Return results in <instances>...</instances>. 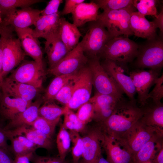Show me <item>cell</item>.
Instances as JSON below:
<instances>
[{"instance_id": "obj_1", "label": "cell", "mask_w": 163, "mask_h": 163, "mask_svg": "<svg viewBox=\"0 0 163 163\" xmlns=\"http://www.w3.org/2000/svg\"><path fill=\"white\" fill-rule=\"evenodd\" d=\"M142 115V109L136 101L123 97L117 102L110 116L100 124L104 131L108 135L123 138Z\"/></svg>"}, {"instance_id": "obj_2", "label": "cell", "mask_w": 163, "mask_h": 163, "mask_svg": "<svg viewBox=\"0 0 163 163\" xmlns=\"http://www.w3.org/2000/svg\"><path fill=\"white\" fill-rule=\"evenodd\" d=\"M12 28L9 26L1 25L0 34L3 37L2 75L3 79L23 61L26 55L19 39L14 36Z\"/></svg>"}, {"instance_id": "obj_3", "label": "cell", "mask_w": 163, "mask_h": 163, "mask_svg": "<svg viewBox=\"0 0 163 163\" xmlns=\"http://www.w3.org/2000/svg\"><path fill=\"white\" fill-rule=\"evenodd\" d=\"M136 9L133 5L119 10L104 11L99 14L98 20L113 37L123 35L128 37L134 35L130 29V20Z\"/></svg>"}, {"instance_id": "obj_4", "label": "cell", "mask_w": 163, "mask_h": 163, "mask_svg": "<svg viewBox=\"0 0 163 163\" xmlns=\"http://www.w3.org/2000/svg\"><path fill=\"white\" fill-rule=\"evenodd\" d=\"M88 30L80 44L84 52L91 58H100L107 43L114 37L99 20L89 22Z\"/></svg>"}, {"instance_id": "obj_5", "label": "cell", "mask_w": 163, "mask_h": 163, "mask_svg": "<svg viewBox=\"0 0 163 163\" xmlns=\"http://www.w3.org/2000/svg\"><path fill=\"white\" fill-rule=\"evenodd\" d=\"M139 46L128 37H114L106 44L101 57L127 64L136 58Z\"/></svg>"}, {"instance_id": "obj_6", "label": "cell", "mask_w": 163, "mask_h": 163, "mask_svg": "<svg viewBox=\"0 0 163 163\" xmlns=\"http://www.w3.org/2000/svg\"><path fill=\"white\" fill-rule=\"evenodd\" d=\"M136 58L135 65L137 69L161 70L163 66V38L157 37L139 46Z\"/></svg>"}, {"instance_id": "obj_7", "label": "cell", "mask_w": 163, "mask_h": 163, "mask_svg": "<svg viewBox=\"0 0 163 163\" xmlns=\"http://www.w3.org/2000/svg\"><path fill=\"white\" fill-rule=\"evenodd\" d=\"M100 58L88 59L87 65L90 70L93 86L96 93L111 95L120 99L124 93L102 66Z\"/></svg>"}, {"instance_id": "obj_8", "label": "cell", "mask_w": 163, "mask_h": 163, "mask_svg": "<svg viewBox=\"0 0 163 163\" xmlns=\"http://www.w3.org/2000/svg\"><path fill=\"white\" fill-rule=\"evenodd\" d=\"M72 97L68 104L64 106L72 110H77L91 98L93 84L91 74L87 64L75 75Z\"/></svg>"}, {"instance_id": "obj_9", "label": "cell", "mask_w": 163, "mask_h": 163, "mask_svg": "<svg viewBox=\"0 0 163 163\" xmlns=\"http://www.w3.org/2000/svg\"><path fill=\"white\" fill-rule=\"evenodd\" d=\"M161 70L137 69L129 72L138 95L136 101L141 107L148 100L149 90L160 76Z\"/></svg>"}, {"instance_id": "obj_10", "label": "cell", "mask_w": 163, "mask_h": 163, "mask_svg": "<svg viewBox=\"0 0 163 163\" xmlns=\"http://www.w3.org/2000/svg\"><path fill=\"white\" fill-rule=\"evenodd\" d=\"M102 147L110 163H134V155L123 138L111 136L103 131Z\"/></svg>"}, {"instance_id": "obj_11", "label": "cell", "mask_w": 163, "mask_h": 163, "mask_svg": "<svg viewBox=\"0 0 163 163\" xmlns=\"http://www.w3.org/2000/svg\"><path fill=\"white\" fill-rule=\"evenodd\" d=\"M101 64L129 100L136 101L135 98L136 93L135 87L129 73L127 74L128 71L126 64L107 59H105Z\"/></svg>"}, {"instance_id": "obj_12", "label": "cell", "mask_w": 163, "mask_h": 163, "mask_svg": "<svg viewBox=\"0 0 163 163\" xmlns=\"http://www.w3.org/2000/svg\"><path fill=\"white\" fill-rule=\"evenodd\" d=\"M88 60L79 43L57 64L49 68L47 72L55 76L75 74L87 64Z\"/></svg>"}, {"instance_id": "obj_13", "label": "cell", "mask_w": 163, "mask_h": 163, "mask_svg": "<svg viewBox=\"0 0 163 163\" xmlns=\"http://www.w3.org/2000/svg\"><path fill=\"white\" fill-rule=\"evenodd\" d=\"M45 74L44 68L34 60L25 61L13 70L8 77L12 80L32 86L40 89Z\"/></svg>"}, {"instance_id": "obj_14", "label": "cell", "mask_w": 163, "mask_h": 163, "mask_svg": "<svg viewBox=\"0 0 163 163\" xmlns=\"http://www.w3.org/2000/svg\"><path fill=\"white\" fill-rule=\"evenodd\" d=\"M103 136V130L100 124L82 137L83 151L82 158L84 163H95L102 154Z\"/></svg>"}, {"instance_id": "obj_15", "label": "cell", "mask_w": 163, "mask_h": 163, "mask_svg": "<svg viewBox=\"0 0 163 163\" xmlns=\"http://www.w3.org/2000/svg\"><path fill=\"white\" fill-rule=\"evenodd\" d=\"M158 132H163V131L148 126L139 119L122 138L127 143L134 157L141 148Z\"/></svg>"}, {"instance_id": "obj_16", "label": "cell", "mask_w": 163, "mask_h": 163, "mask_svg": "<svg viewBox=\"0 0 163 163\" xmlns=\"http://www.w3.org/2000/svg\"><path fill=\"white\" fill-rule=\"evenodd\" d=\"M41 11L30 7L13 10L4 15L1 25L11 26L14 29L29 27L41 15Z\"/></svg>"}, {"instance_id": "obj_17", "label": "cell", "mask_w": 163, "mask_h": 163, "mask_svg": "<svg viewBox=\"0 0 163 163\" xmlns=\"http://www.w3.org/2000/svg\"><path fill=\"white\" fill-rule=\"evenodd\" d=\"M19 39L25 54L31 57L41 68H44L43 53L37 38L33 34L32 29H14Z\"/></svg>"}, {"instance_id": "obj_18", "label": "cell", "mask_w": 163, "mask_h": 163, "mask_svg": "<svg viewBox=\"0 0 163 163\" xmlns=\"http://www.w3.org/2000/svg\"><path fill=\"white\" fill-rule=\"evenodd\" d=\"M120 99L112 95L96 93L89 101L94 108L93 119L100 123L105 121L110 116Z\"/></svg>"}, {"instance_id": "obj_19", "label": "cell", "mask_w": 163, "mask_h": 163, "mask_svg": "<svg viewBox=\"0 0 163 163\" xmlns=\"http://www.w3.org/2000/svg\"><path fill=\"white\" fill-rule=\"evenodd\" d=\"M1 89L2 93L10 97L30 102L39 90L32 86L13 81L8 77L4 79Z\"/></svg>"}, {"instance_id": "obj_20", "label": "cell", "mask_w": 163, "mask_h": 163, "mask_svg": "<svg viewBox=\"0 0 163 163\" xmlns=\"http://www.w3.org/2000/svg\"><path fill=\"white\" fill-rule=\"evenodd\" d=\"M61 12L48 15H40L34 24L32 29L34 36L37 38H42L46 40L58 34Z\"/></svg>"}, {"instance_id": "obj_21", "label": "cell", "mask_w": 163, "mask_h": 163, "mask_svg": "<svg viewBox=\"0 0 163 163\" xmlns=\"http://www.w3.org/2000/svg\"><path fill=\"white\" fill-rule=\"evenodd\" d=\"M130 29L135 36L150 40L157 37L156 27L153 21H149L138 11L132 13L130 20Z\"/></svg>"}, {"instance_id": "obj_22", "label": "cell", "mask_w": 163, "mask_h": 163, "mask_svg": "<svg viewBox=\"0 0 163 163\" xmlns=\"http://www.w3.org/2000/svg\"><path fill=\"white\" fill-rule=\"evenodd\" d=\"M142 112L140 121L146 125L163 131V105L161 102L150 103L148 101L140 107Z\"/></svg>"}, {"instance_id": "obj_23", "label": "cell", "mask_w": 163, "mask_h": 163, "mask_svg": "<svg viewBox=\"0 0 163 163\" xmlns=\"http://www.w3.org/2000/svg\"><path fill=\"white\" fill-rule=\"evenodd\" d=\"M163 132L156 133L139 150L134 157V163H151L162 148Z\"/></svg>"}, {"instance_id": "obj_24", "label": "cell", "mask_w": 163, "mask_h": 163, "mask_svg": "<svg viewBox=\"0 0 163 163\" xmlns=\"http://www.w3.org/2000/svg\"><path fill=\"white\" fill-rule=\"evenodd\" d=\"M99 8L93 0L78 5L72 13L73 24L78 27L98 20Z\"/></svg>"}, {"instance_id": "obj_25", "label": "cell", "mask_w": 163, "mask_h": 163, "mask_svg": "<svg viewBox=\"0 0 163 163\" xmlns=\"http://www.w3.org/2000/svg\"><path fill=\"white\" fill-rule=\"evenodd\" d=\"M9 131L11 136L23 135L38 148L50 150L53 146L52 138L30 126H23Z\"/></svg>"}, {"instance_id": "obj_26", "label": "cell", "mask_w": 163, "mask_h": 163, "mask_svg": "<svg viewBox=\"0 0 163 163\" xmlns=\"http://www.w3.org/2000/svg\"><path fill=\"white\" fill-rule=\"evenodd\" d=\"M45 50L48 58L49 68L55 66L69 52L58 34L46 40Z\"/></svg>"}, {"instance_id": "obj_27", "label": "cell", "mask_w": 163, "mask_h": 163, "mask_svg": "<svg viewBox=\"0 0 163 163\" xmlns=\"http://www.w3.org/2000/svg\"><path fill=\"white\" fill-rule=\"evenodd\" d=\"M32 103L11 97L2 93L0 99V114L5 119L11 120L24 110Z\"/></svg>"}, {"instance_id": "obj_28", "label": "cell", "mask_w": 163, "mask_h": 163, "mask_svg": "<svg viewBox=\"0 0 163 163\" xmlns=\"http://www.w3.org/2000/svg\"><path fill=\"white\" fill-rule=\"evenodd\" d=\"M42 103L40 99H38L24 110L16 116L3 128L5 130H12L23 126H29L38 117V111Z\"/></svg>"}, {"instance_id": "obj_29", "label": "cell", "mask_w": 163, "mask_h": 163, "mask_svg": "<svg viewBox=\"0 0 163 163\" xmlns=\"http://www.w3.org/2000/svg\"><path fill=\"white\" fill-rule=\"evenodd\" d=\"M58 34L63 43L69 52L74 49L79 43L82 35L78 27L63 17L60 18Z\"/></svg>"}, {"instance_id": "obj_30", "label": "cell", "mask_w": 163, "mask_h": 163, "mask_svg": "<svg viewBox=\"0 0 163 163\" xmlns=\"http://www.w3.org/2000/svg\"><path fill=\"white\" fill-rule=\"evenodd\" d=\"M68 109L65 107H60L50 101L46 102L39 107L38 116L49 121L58 123L61 117L64 115Z\"/></svg>"}, {"instance_id": "obj_31", "label": "cell", "mask_w": 163, "mask_h": 163, "mask_svg": "<svg viewBox=\"0 0 163 163\" xmlns=\"http://www.w3.org/2000/svg\"><path fill=\"white\" fill-rule=\"evenodd\" d=\"M76 73L55 76L45 91L43 98L45 102L54 100L59 91L66 83L73 78Z\"/></svg>"}, {"instance_id": "obj_32", "label": "cell", "mask_w": 163, "mask_h": 163, "mask_svg": "<svg viewBox=\"0 0 163 163\" xmlns=\"http://www.w3.org/2000/svg\"><path fill=\"white\" fill-rule=\"evenodd\" d=\"M56 142L59 157L65 159L70 148L71 140L69 132L62 125L57 136Z\"/></svg>"}, {"instance_id": "obj_33", "label": "cell", "mask_w": 163, "mask_h": 163, "mask_svg": "<svg viewBox=\"0 0 163 163\" xmlns=\"http://www.w3.org/2000/svg\"><path fill=\"white\" fill-rule=\"evenodd\" d=\"M64 115L62 126L65 129L78 133L85 131V125L80 121L76 113L72 110L68 109Z\"/></svg>"}, {"instance_id": "obj_34", "label": "cell", "mask_w": 163, "mask_h": 163, "mask_svg": "<svg viewBox=\"0 0 163 163\" xmlns=\"http://www.w3.org/2000/svg\"><path fill=\"white\" fill-rule=\"evenodd\" d=\"M40 0H0V9L3 15L17 9L30 7L31 5L42 2Z\"/></svg>"}, {"instance_id": "obj_35", "label": "cell", "mask_w": 163, "mask_h": 163, "mask_svg": "<svg viewBox=\"0 0 163 163\" xmlns=\"http://www.w3.org/2000/svg\"><path fill=\"white\" fill-rule=\"evenodd\" d=\"M156 0H134L133 5L140 14L144 15L156 16L158 14L156 7Z\"/></svg>"}, {"instance_id": "obj_36", "label": "cell", "mask_w": 163, "mask_h": 163, "mask_svg": "<svg viewBox=\"0 0 163 163\" xmlns=\"http://www.w3.org/2000/svg\"><path fill=\"white\" fill-rule=\"evenodd\" d=\"M104 11L122 9L133 5V0H93Z\"/></svg>"}, {"instance_id": "obj_37", "label": "cell", "mask_w": 163, "mask_h": 163, "mask_svg": "<svg viewBox=\"0 0 163 163\" xmlns=\"http://www.w3.org/2000/svg\"><path fill=\"white\" fill-rule=\"evenodd\" d=\"M71 142L73 146L72 155L73 162H77L82 158L83 151V145L82 137L79 133L73 131H69Z\"/></svg>"}, {"instance_id": "obj_38", "label": "cell", "mask_w": 163, "mask_h": 163, "mask_svg": "<svg viewBox=\"0 0 163 163\" xmlns=\"http://www.w3.org/2000/svg\"><path fill=\"white\" fill-rule=\"evenodd\" d=\"M57 124L38 116L30 126L52 138Z\"/></svg>"}, {"instance_id": "obj_39", "label": "cell", "mask_w": 163, "mask_h": 163, "mask_svg": "<svg viewBox=\"0 0 163 163\" xmlns=\"http://www.w3.org/2000/svg\"><path fill=\"white\" fill-rule=\"evenodd\" d=\"M73 78L64 85L54 98V100L64 105V106L68 104L72 97L74 86Z\"/></svg>"}, {"instance_id": "obj_40", "label": "cell", "mask_w": 163, "mask_h": 163, "mask_svg": "<svg viewBox=\"0 0 163 163\" xmlns=\"http://www.w3.org/2000/svg\"><path fill=\"white\" fill-rule=\"evenodd\" d=\"M76 114L80 121L86 125L93 119L94 110L93 105L89 101L87 102L77 109Z\"/></svg>"}, {"instance_id": "obj_41", "label": "cell", "mask_w": 163, "mask_h": 163, "mask_svg": "<svg viewBox=\"0 0 163 163\" xmlns=\"http://www.w3.org/2000/svg\"><path fill=\"white\" fill-rule=\"evenodd\" d=\"M152 90L149 92L148 100L151 99L153 102L159 103L163 97V75L157 79Z\"/></svg>"}, {"instance_id": "obj_42", "label": "cell", "mask_w": 163, "mask_h": 163, "mask_svg": "<svg viewBox=\"0 0 163 163\" xmlns=\"http://www.w3.org/2000/svg\"><path fill=\"white\" fill-rule=\"evenodd\" d=\"M11 142V150L15 157L32 153L29 152L18 140L16 136H10L8 137Z\"/></svg>"}, {"instance_id": "obj_43", "label": "cell", "mask_w": 163, "mask_h": 163, "mask_svg": "<svg viewBox=\"0 0 163 163\" xmlns=\"http://www.w3.org/2000/svg\"><path fill=\"white\" fill-rule=\"evenodd\" d=\"M30 161L33 163H69L59 157L42 156L34 153L32 155Z\"/></svg>"}, {"instance_id": "obj_44", "label": "cell", "mask_w": 163, "mask_h": 163, "mask_svg": "<svg viewBox=\"0 0 163 163\" xmlns=\"http://www.w3.org/2000/svg\"><path fill=\"white\" fill-rule=\"evenodd\" d=\"M63 2L62 0H51L48 2L46 7L41 11L42 16L53 14L59 12L58 9L60 4Z\"/></svg>"}, {"instance_id": "obj_45", "label": "cell", "mask_w": 163, "mask_h": 163, "mask_svg": "<svg viewBox=\"0 0 163 163\" xmlns=\"http://www.w3.org/2000/svg\"><path fill=\"white\" fill-rule=\"evenodd\" d=\"M85 1V0H66L64 8L61 12V15L72 14L78 5Z\"/></svg>"}, {"instance_id": "obj_46", "label": "cell", "mask_w": 163, "mask_h": 163, "mask_svg": "<svg viewBox=\"0 0 163 163\" xmlns=\"http://www.w3.org/2000/svg\"><path fill=\"white\" fill-rule=\"evenodd\" d=\"M24 147L30 152L34 153L38 148L35 144L29 140L22 134L18 135L16 136Z\"/></svg>"}, {"instance_id": "obj_47", "label": "cell", "mask_w": 163, "mask_h": 163, "mask_svg": "<svg viewBox=\"0 0 163 163\" xmlns=\"http://www.w3.org/2000/svg\"><path fill=\"white\" fill-rule=\"evenodd\" d=\"M8 139L6 131L0 126V148L5 149L10 153V147L7 143Z\"/></svg>"}, {"instance_id": "obj_48", "label": "cell", "mask_w": 163, "mask_h": 163, "mask_svg": "<svg viewBox=\"0 0 163 163\" xmlns=\"http://www.w3.org/2000/svg\"><path fill=\"white\" fill-rule=\"evenodd\" d=\"M155 18L152 21L156 28H158L160 30V37L163 38V8H161L160 12L155 17Z\"/></svg>"}, {"instance_id": "obj_49", "label": "cell", "mask_w": 163, "mask_h": 163, "mask_svg": "<svg viewBox=\"0 0 163 163\" xmlns=\"http://www.w3.org/2000/svg\"><path fill=\"white\" fill-rule=\"evenodd\" d=\"M0 163H14V159L11 154L1 148H0Z\"/></svg>"}, {"instance_id": "obj_50", "label": "cell", "mask_w": 163, "mask_h": 163, "mask_svg": "<svg viewBox=\"0 0 163 163\" xmlns=\"http://www.w3.org/2000/svg\"><path fill=\"white\" fill-rule=\"evenodd\" d=\"M34 153L16 156L14 159V163H30V159Z\"/></svg>"}, {"instance_id": "obj_51", "label": "cell", "mask_w": 163, "mask_h": 163, "mask_svg": "<svg viewBox=\"0 0 163 163\" xmlns=\"http://www.w3.org/2000/svg\"><path fill=\"white\" fill-rule=\"evenodd\" d=\"M0 91L1 89L2 83L4 80L2 77L3 64L2 59V49L3 44V37L0 34Z\"/></svg>"}, {"instance_id": "obj_52", "label": "cell", "mask_w": 163, "mask_h": 163, "mask_svg": "<svg viewBox=\"0 0 163 163\" xmlns=\"http://www.w3.org/2000/svg\"><path fill=\"white\" fill-rule=\"evenodd\" d=\"M151 163H163V148L157 153Z\"/></svg>"}, {"instance_id": "obj_53", "label": "cell", "mask_w": 163, "mask_h": 163, "mask_svg": "<svg viewBox=\"0 0 163 163\" xmlns=\"http://www.w3.org/2000/svg\"><path fill=\"white\" fill-rule=\"evenodd\" d=\"M95 163H110L107 159L104 158L101 154Z\"/></svg>"}, {"instance_id": "obj_54", "label": "cell", "mask_w": 163, "mask_h": 163, "mask_svg": "<svg viewBox=\"0 0 163 163\" xmlns=\"http://www.w3.org/2000/svg\"><path fill=\"white\" fill-rule=\"evenodd\" d=\"M2 11L0 9V25H2L3 22V19L2 18Z\"/></svg>"}, {"instance_id": "obj_55", "label": "cell", "mask_w": 163, "mask_h": 163, "mask_svg": "<svg viewBox=\"0 0 163 163\" xmlns=\"http://www.w3.org/2000/svg\"><path fill=\"white\" fill-rule=\"evenodd\" d=\"M72 163H84L82 158H81L79 161L77 162H73Z\"/></svg>"}, {"instance_id": "obj_56", "label": "cell", "mask_w": 163, "mask_h": 163, "mask_svg": "<svg viewBox=\"0 0 163 163\" xmlns=\"http://www.w3.org/2000/svg\"><path fill=\"white\" fill-rule=\"evenodd\" d=\"M1 25H0V33L1 30Z\"/></svg>"}]
</instances>
